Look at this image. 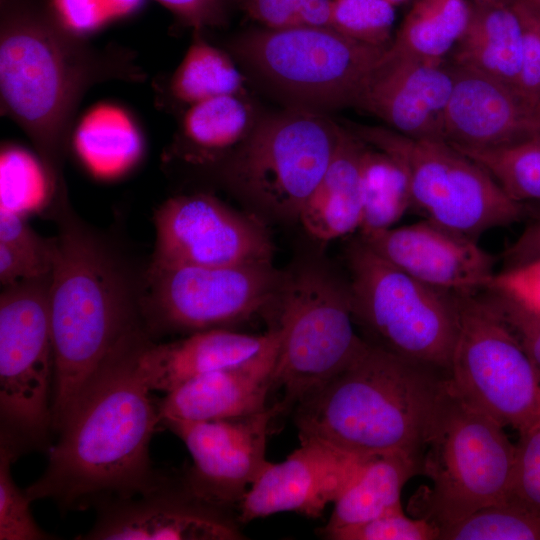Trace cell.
Segmentation results:
<instances>
[{"mask_svg":"<svg viewBox=\"0 0 540 540\" xmlns=\"http://www.w3.org/2000/svg\"><path fill=\"white\" fill-rule=\"evenodd\" d=\"M394 7L386 0H332L329 27L356 41L388 47Z\"/></svg>","mask_w":540,"mask_h":540,"instance_id":"34","label":"cell"},{"mask_svg":"<svg viewBox=\"0 0 540 540\" xmlns=\"http://www.w3.org/2000/svg\"><path fill=\"white\" fill-rule=\"evenodd\" d=\"M53 264L0 243L1 287L48 275Z\"/></svg>","mask_w":540,"mask_h":540,"instance_id":"44","label":"cell"},{"mask_svg":"<svg viewBox=\"0 0 540 540\" xmlns=\"http://www.w3.org/2000/svg\"><path fill=\"white\" fill-rule=\"evenodd\" d=\"M515 459L516 445L504 426L466 404L449 386L422 454L420 473L431 486L414 497L415 517L440 534L475 511L507 500Z\"/></svg>","mask_w":540,"mask_h":540,"instance_id":"7","label":"cell"},{"mask_svg":"<svg viewBox=\"0 0 540 540\" xmlns=\"http://www.w3.org/2000/svg\"><path fill=\"white\" fill-rule=\"evenodd\" d=\"M522 29L523 64L519 88L540 99V6L531 0L512 3Z\"/></svg>","mask_w":540,"mask_h":540,"instance_id":"39","label":"cell"},{"mask_svg":"<svg viewBox=\"0 0 540 540\" xmlns=\"http://www.w3.org/2000/svg\"><path fill=\"white\" fill-rule=\"evenodd\" d=\"M439 540H540V513L509 497L443 529Z\"/></svg>","mask_w":540,"mask_h":540,"instance_id":"32","label":"cell"},{"mask_svg":"<svg viewBox=\"0 0 540 540\" xmlns=\"http://www.w3.org/2000/svg\"><path fill=\"white\" fill-rule=\"evenodd\" d=\"M358 236L402 271L445 292H482L496 274L494 256L478 240L425 219Z\"/></svg>","mask_w":540,"mask_h":540,"instance_id":"18","label":"cell"},{"mask_svg":"<svg viewBox=\"0 0 540 540\" xmlns=\"http://www.w3.org/2000/svg\"><path fill=\"white\" fill-rule=\"evenodd\" d=\"M372 457L317 439H300L296 450L282 462H269L250 486L237 509L238 521L244 524L280 512L318 518Z\"/></svg>","mask_w":540,"mask_h":540,"instance_id":"16","label":"cell"},{"mask_svg":"<svg viewBox=\"0 0 540 540\" xmlns=\"http://www.w3.org/2000/svg\"><path fill=\"white\" fill-rule=\"evenodd\" d=\"M363 148L364 142L343 127L336 151L299 216V222L312 239L329 242L359 231Z\"/></svg>","mask_w":540,"mask_h":540,"instance_id":"23","label":"cell"},{"mask_svg":"<svg viewBox=\"0 0 540 540\" xmlns=\"http://www.w3.org/2000/svg\"><path fill=\"white\" fill-rule=\"evenodd\" d=\"M57 226L49 294L54 359L52 430L59 432L111 352L145 328V270H136L69 204L66 186L51 195Z\"/></svg>","mask_w":540,"mask_h":540,"instance_id":"2","label":"cell"},{"mask_svg":"<svg viewBox=\"0 0 540 540\" xmlns=\"http://www.w3.org/2000/svg\"><path fill=\"white\" fill-rule=\"evenodd\" d=\"M531 1L537 4L538 6H540V0H531Z\"/></svg>","mask_w":540,"mask_h":540,"instance_id":"50","label":"cell"},{"mask_svg":"<svg viewBox=\"0 0 540 540\" xmlns=\"http://www.w3.org/2000/svg\"><path fill=\"white\" fill-rule=\"evenodd\" d=\"M83 540H240L237 515L193 495L182 479H167L150 492L98 508Z\"/></svg>","mask_w":540,"mask_h":540,"instance_id":"17","label":"cell"},{"mask_svg":"<svg viewBox=\"0 0 540 540\" xmlns=\"http://www.w3.org/2000/svg\"><path fill=\"white\" fill-rule=\"evenodd\" d=\"M76 33L40 0H0L3 108L32 140L52 189L62 167L73 111L97 72Z\"/></svg>","mask_w":540,"mask_h":540,"instance_id":"4","label":"cell"},{"mask_svg":"<svg viewBox=\"0 0 540 540\" xmlns=\"http://www.w3.org/2000/svg\"><path fill=\"white\" fill-rule=\"evenodd\" d=\"M275 328L274 338L256 355L195 377L166 393L157 402L160 425L166 420H219L266 410L280 342V331Z\"/></svg>","mask_w":540,"mask_h":540,"instance_id":"21","label":"cell"},{"mask_svg":"<svg viewBox=\"0 0 540 540\" xmlns=\"http://www.w3.org/2000/svg\"><path fill=\"white\" fill-rule=\"evenodd\" d=\"M332 540H436L438 529L427 520L408 517L402 508L370 521L323 535Z\"/></svg>","mask_w":540,"mask_h":540,"instance_id":"35","label":"cell"},{"mask_svg":"<svg viewBox=\"0 0 540 540\" xmlns=\"http://www.w3.org/2000/svg\"><path fill=\"white\" fill-rule=\"evenodd\" d=\"M233 48L295 106L321 111L354 106L389 46L368 45L331 27L297 25L249 31Z\"/></svg>","mask_w":540,"mask_h":540,"instance_id":"10","label":"cell"},{"mask_svg":"<svg viewBox=\"0 0 540 540\" xmlns=\"http://www.w3.org/2000/svg\"><path fill=\"white\" fill-rule=\"evenodd\" d=\"M287 270L271 263L157 266L145 270L141 315L153 339L230 329L262 315L271 323Z\"/></svg>","mask_w":540,"mask_h":540,"instance_id":"11","label":"cell"},{"mask_svg":"<svg viewBox=\"0 0 540 540\" xmlns=\"http://www.w3.org/2000/svg\"><path fill=\"white\" fill-rule=\"evenodd\" d=\"M279 414L276 402L241 417L163 421L161 425L177 435L192 456V466L181 477L185 487L201 500L237 515L244 495L269 463L267 437Z\"/></svg>","mask_w":540,"mask_h":540,"instance_id":"15","label":"cell"},{"mask_svg":"<svg viewBox=\"0 0 540 540\" xmlns=\"http://www.w3.org/2000/svg\"><path fill=\"white\" fill-rule=\"evenodd\" d=\"M195 30L221 26L235 0H156Z\"/></svg>","mask_w":540,"mask_h":540,"instance_id":"43","label":"cell"},{"mask_svg":"<svg viewBox=\"0 0 540 540\" xmlns=\"http://www.w3.org/2000/svg\"><path fill=\"white\" fill-rule=\"evenodd\" d=\"M451 67L444 140L461 147L497 148L540 135V99L482 73Z\"/></svg>","mask_w":540,"mask_h":540,"instance_id":"20","label":"cell"},{"mask_svg":"<svg viewBox=\"0 0 540 540\" xmlns=\"http://www.w3.org/2000/svg\"><path fill=\"white\" fill-rule=\"evenodd\" d=\"M451 52L453 65L519 88L523 41L512 4L470 5L466 28Z\"/></svg>","mask_w":540,"mask_h":540,"instance_id":"24","label":"cell"},{"mask_svg":"<svg viewBox=\"0 0 540 540\" xmlns=\"http://www.w3.org/2000/svg\"><path fill=\"white\" fill-rule=\"evenodd\" d=\"M253 111L240 95H223L190 105L182 119L187 161L210 165L221 163L249 135Z\"/></svg>","mask_w":540,"mask_h":540,"instance_id":"26","label":"cell"},{"mask_svg":"<svg viewBox=\"0 0 540 540\" xmlns=\"http://www.w3.org/2000/svg\"><path fill=\"white\" fill-rule=\"evenodd\" d=\"M345 262L352 318L362 338L449 375L459 331L458 295L415 279L359 236L346 245Z\"/></svg>","mask_w":540,"mask_h":540,"instance_id":"6","label":"cell"},{"mask_svg":"<svg viewBox=\"0 0 540 540\" xmlns=\"http://www.w3.org/2000/svg\"><path fill=\"white\" fill-rule=\"evenodd\" d=\"M470 5L466 0H416L390 47L430 61H444L463 34Z\"/></svg>","mask_w":540,"mask_h":540,"instance_id":"28","label":"cell"},{"mask_svg":"<svg viewBox=\"0 0 540 540\" xmlns=\"http://www.w3.org/2000/svg\"><path fill=\"white\" fill-rule=\"evenodd\" d=\"M23 453L0 434V540L54 539L35 522L29 507L31 500L13 480L11 466Z\"/></svg>","mask_w":540,"mask_h":540,"instance_id":"33","label":"cell"},{"mask_svg":"<svg viewBox=\"0 0 540 540\" xmlns=\"http://www.w3.org/2000/svg\"><path fill=\"white\" fill-rule=\"evenodd\" d=\"M270 327L280 331L272 390H282L281 413L351 364L367 342L356 331L348 280L322 258L294 263Z\"/></svg>","mask_w":540,"mask_h":540,"instance_id":"5","label":"cell"},{"mask_svg":"<svg viewBox=\"0 0 540 540\" xmlns=\"http://www.w3.org/2000/svg\"><path fill=\"white\" fill-rule=\"evenodd\" d=\"M254 20L266 28L297 26L296 0H235Z\"/></svg>","mask_w":540,"mask_h":540,"instance_id":"46","label":"cell"},{"mask_svg":"<svg viewBox=\"0 0 540 540\" xmlns=\"http://www.w3.org/2000/svg\"><path fill=\"white\" fill-rule=\"evenodd\" d=\"M157 266L271 263L275 244L266 221L216 197L196 193L165 201L155 212Z\"/></svg>","mask_w":540,"mask_h":540,"instance_id":"14","label":"cell"},{"mask_svg":"<svg viewBox=\"0 0 540 540\" xmlns=\"http://www.w3.org/2000/svg\"><path fill=\"white\" fill-rule=\"evenodd\" d=\"M0 243L54 264L55 237L40 236L16 209L0 208Z\"/></svg>","mask_w":540,"mask_h":540,"instance_id":"41","label":"cell"},{"mask_svg":"<svg viewBox=\"0 0 540 540\" xmlns=\"http://www.w3.org/2000/svg\"><path fill=\"white\" fill-rule=\"evenodd\" d=\"M448 389V374L368 343L351 364L295 406L293 420L299 439L367 457L403 452L421 466Z\"/></svg>","mask_w":540,"mask_h":540,"instance_id":"3","label":"cell"},{"mask_svg":"<svg viewBox=\"0 0 540 540\" xmlns=\"http://www.w3.org/2000/svg\"><path fill=\"white\" fill-rule=\"evenodd\" d=\"M485 290L540 315V258L504 268L494 275Z\"/></svg>","mask_w":540,"mask_h":540,"instance_id":"38","label":"cell"},{"mask_svg":"<svg viewBox=\"0 0 540 540\" xmlns=\"http://www.w3.org/2000/svg\"><path fill=\"white\" fill-rule=\"evenodd\" d=\"M73 142L83 162L102 176L124 171L141 151L140 134L132 118L109 103L97 104L82 116Z\"/></svg>","mask_w":540,"mask_h":540,"instance_id":"27","label":"cell"},{"mask_svg":"<svg viewBox=\"0 0 540 540\" xmlns=\"http://www.w3.org/2000/svg\"><path fill=\"white\" fill-rule=\"evenodd\" d=\"M482 293L540 369V315L522 308L497 293L488 290Z\"/></svg>","mask_w":540,"mask_h":540,"instance_id":"42","label":"cell"},{"mask_svg":"<svg viewBox=\"0 0 540 540\" xmlns=\"http://www.w3.org/2000/svg\"><path fill=\"white\" fill-rule=\"evenodd\" d=\"M474 1L489 3V4L511 5L515 0H474Z\"/></svg>","mask_w":540,"mask_h":540,"instance_id":"48","label":"cell"},{"mask_svg":"<svg viewBox=\"0 0 540 540\" xmlns=\"http://www.w3.org/2000/svg\"><path fill=\"white\" fill-rule=\"evenodd\" d=\"M52 187L42 165L21 149L9 148L1 154V206H12L25 197Z\"/></svg>","mask_w":540,"mask_h":540,"instance_id":"36","label":"cell"},{"mask_svg":"<svg viewBox=\"0 0 540 540\" xmlns=\"http://www.w3.org/2000/svg\"><path fill=\"white\" fill-rule=\"evenodd\" d=\"M418 473L420 461L406 453L373 456L354 483L336 500L321 534L361 524L402 508V489Z\"/></svg>","mask_w":540,"mask_h":540,"instance_id":"25","label":"cell"},{"mask_svg":"<svg viewBox=\"0 0 540 540\" xmlns=\"http://www.w3.org/2000/svg\"><path fill=\"white\" fill-rule=\"evenodd\" d=\"M196 31L170 81L172 95L190 105L223 95H240L243 77L231 58Z\"/></svg>","mask_w":540,"mask_h":540,"instance_id":"30","label":"cell"},{"mask_svg":"<svg viewBox=\"0 0 540 540\" xmlns=\"http://www.w3.org/2000/svg\"><path fill=\"white\" fill-rule=\"evenodd\" d=\"M519 434L510 497L540 513V416Z\"/></svg>","mask_w":540,"mask_h":540,"instance_id":"37","label":"cell"},{"mask_svg":"<svg viewBox=\"0 0 540 540\" xmlns=\"http://www.w3.org/2000/svg\"><path fill=\"white\" fill-rule=\"evenodd\" d=\"M366 144L405 169L412 210L423 219L478 240L485 232L524 221V204L512 199L477 162L443 139L413 138L386 126L353 124Z\"/></svg>","mask_w":540,"mask_h":540,"instance_id":"9","label":"cell"},{"mask_svg":"<svg viewBox=\"0 0 540 540\" xmlns=\"http://www.w3.org/2000/svg\"><path fill=\"white\" fill-rule=\"evenodd\" d=\"M526 225L504 252L505 268L540 258V204L525 205Z\"/></svg>","mask_w":540,"mask_h":540,"instance_id":"45","label":"cell"},{"mask_svg":"<svg viewBox=\"0 0 540 540\" xmlns=\"http://www.w3.org/2000/svg\"><path fill=\"white\" fill-rule=\"evenodd\" d=\"M452 89L451 65L397 52L389 46L353 107L405 136L444 140V115Z\"/></svg>","mask_w":540,"mask_h":540,"instance_id":"19","label":"cell"},{"mask_svg":"<svg viewBox=\"0 0 540 540\" xmlns=\"http://www.w3.org/2000/svg\"><path fill=\"white\" fill-rule=\"evenodd\" d=\"M50 284L51 273L0 294V434L23 452L47 447L53 431Z\"/></svg>","mask_w":540,"mask_h":540,"instance_id":"12","label":"cell"},{"mask_svg":"<svg viewBox=\"0 0 540 540\" xmlns=\"http://www.w3.org/2000/svg\"><path fill=\"white\" fill-rule=\"evenodd\" d=\"M387 2H389L390 4H392L393 6H396L402 2H404L405 0H386Z\"/></svg>","mask_w":540,"mask_h":540,"instance_id":"49","label":"cell"},{"mask_svg":"<svg viewBox=\"0 0 540 540\" xmlns=\"http://www.w3.org/2000/svg\"><path fill=\"white\" fill-rule=\"evenodd\" d=\"M361 183L359 234L392 228L412 209L410 181L404 167L391 155L365 142L361 156Z\"/></svg>","mask_w":540,"mask_h":540,"instance_id":"29","label":"cell"},{"mask_svg":"<svg viewBox=\"0 0 540 540\" xmlns=\"http://www.w3.org/2000/svg\"><path fill=\"white\" fill-rule=\"evenodd\" d=\"M275 334V327L263 334L210 329L167 343L150 339L140 352L138 367L151 391L168 393L195 377L249 359L266 347Z\"/></svg>","mask_w":540,"mask_h":540,"instance_id":"22","label":"cell"},{"mask_svg":"<svg viewBox=\"0 0 540 540\" xmlns=\"http://www.w3.org/2000/svg\"><path fill=\"white\" fill-rule=\"evenodd\" d=\"M342 128L321 111L299 106L261 118L221 162L223 181L264 221L299 222Z\"/></svg>","mask_w":540,"mask_h":540,"instance_id":"8","label":"cell"},{"mask_svg":"<svg viewBox=\"0 0 540 540\" xmlns=\"http://www.w3.org/2000/svg\"><path fill=\"white\" fill-rule=\"evenodd\" d=\"M458 304L450 389L520 432L540 416V369L482 292L458 295Z\"/></svg>","mask_w":540,"mask_h":540,"instance_id":"13","label":"cell"},{"mask_svg":"<svg viewBox=\"0 0 540 540\" xmlns=\"http://www.w3.org/2000/svg\"><path fill=\"white\" fill-rule=\"evenodd\" d=\"M150 339L141 328L104 361L59 430L43 474L24 490L31 501L83 511L150 492L167 479L150 460L158 403L138 367Z\"/></svg>","mask_w":540,"mask_h":540,"instance_id":"1","label":"cell"},{"mask_svg":"<svg viewBox=\"0 0 540 540\" xmlns=\"http://www.w3.org/2000/svg\"><path fill=\"white\" fill-rule=\"evenodd\" d=\"M332 0H296L297 25L329 27Z\"/></svg>","mask_w":540,"mask_h":540,"instance_id":"47","label":"cell"},{"mask_svg":"<svg viewBox=\"0 0 540 540\" xmlns=\"http://www.w3.org/2000/svg\"><path fill=\"white\" fill-rule=\"evenodd\" d=\"M140 0H54L52 8L74 32L95 28L102 21L132 10Z\"/></svg>","mask_w":540,"mask_h":540,"instance_id":"40","label":"cell"},{"mask_svg":"<svg viewBox=\"0 0 540 540\" xmlns=\"http://www.w3.org/2000/svg\"><path fill=\"white\" fill-rule=\"evenodd\" d=\"M453 146L481 165L512 199L540 204V135L497 148Z\"/></svg>","mask_w":540,"mask_h":540,"instance_id":"31","label":"cell"}]
</instances>
